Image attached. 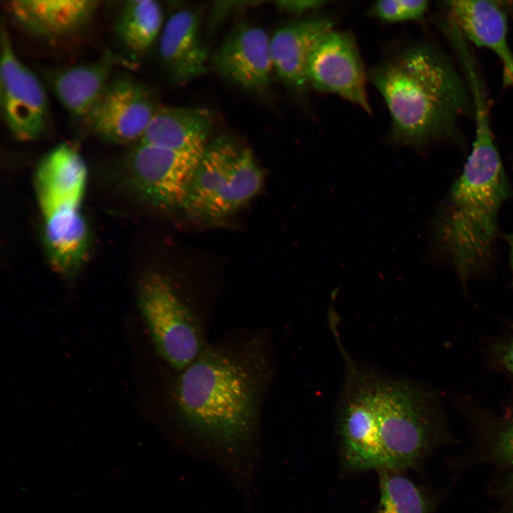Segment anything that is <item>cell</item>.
Here are the masks:
<instances>
[{
    "label": "cell",
    "instance_id": "obj_23",
    "mask_svg": "<svg viewBox=\"0 0 513 513\" xmlns=\"http://www.w3.org/2000/svg\"><path fill=\"white\" fill-rule=\"evenodd\" d=\"M425 0H386L373 3L370 14L386 23L417 21L423 17L428 9Z\"/></svg>",
    "mask_w": 513,
    "mask_h": 513
},
{
    "label": "cell",
    "instance_id": "obj_17",
    "mask_svg": "<svg viewBox=\"0 0 513 513\" xmlns=\"http://www.w3.org/2000/svg\"><path fill=\"white\" fill-rule=\"evenodd\" d=\"M98 6L92 0H16L7 2L13 19L28 31L46 38L72 34L83 28Z\"/></svg>",
    "mask_w": 513,
    "mask_h": 513
},
{
    "label": "cell",
    "instance_id": "obj_3",
    "mask_svg": "<svg viewBox=\"0 0 513 513\" xmlns=\"http://www.w3.org/2000/svg\"><path fill=\"white\" fill-rule=\"evenodd\" d=\"M251 348H204L180 371L175 405L187 424L226 442L251 432L267 376L264 358Z\"/></svg>",
    "mask_w": 513,
    "mask_h": 513
},
{
    "label": "cell",
    "instance_id": "obj_21",
    "mask_svg": "<svg viewBox=\"0 0 513 513\" xmlns=\"http://www.w3.org/2000/svg\"><path fill=\"white\" fill-rule=\"evenodd\" d=\"M162 10L154 0H130L122 6L115 24L116 34L134 55L145 53L162 27Z\"/></svg>",
    "mask_w": 513,
    "mask_h": 513
},
{
    "label": "cell",
    "instance_id": "obj_4",
    "mask_svg": "<svg viewBox=\"0 0 513 513\" xmlns=\"http://www.w3.org/2000/svg\"><path fill=\"white\" fill-rule=\"evenodd\" d=\"M262 182L249 149L217 138L206 146L180 209L195 221L217 222L254 197Z\"/></svg>",
    "mask_w": 513,
    "mask_h": 513
},
{
    "label": "cell",
    "instance_id": "obj_1",
    "mask_svg": "<svg viewBox=\"0 0 513 513\" xmlns=\"http://www.w3.org/2000/svg\"><path fill=\"white\" fill-rule=\"evenodd\" d=\"M370 79L388 109L393 138L405 145L455 138L460 118L474 113L468 83L450 58L429 44L394 52L371 71Z\"/></svg>",
    "mask_w": 513,
    "mask_h": 513
},
{
    "label": "cell",
    "instance_id": "obj_28",
    "mask_svg": "<svg viewBox=\"0 0 513 513\" xmlns=\"http://www.w3.org/2000/svg\"><path fill=\"white\" fill-rule=\"evenodd\" d=\"M507 487L509 489V492L511 494L512 499H511V508L509 509V512L508 513H513V472L510 475L508 482H507Z\"/></svg>",
    "mask_w": 513,
    "mask_h": 513
},
{
    "label": "cell",
    "instance_id": "obj_11",
    "mask_svg": "<svg viewBox=\"0 0 513 513\" xmlns=\"http://www.w3.org/2000/svg\"><path fill=\"white\" fill-rule=\"evenodd\" d=\"M157 109L144 86L123 76L110 81L86 119L101 140L126 144L141 139Z\"/></svg>",
    "mask_w": 513,
    "mask_h": 513
},
{
    "label": "cell",
    "instance_id": "obj_15",
    "mask_svg": "<svg viewBox=\"0 0 513 513\" xmlns=\"http://www.w3.org/2000/svg\"><path fill=\"white\" fill-rule=\"evenodd\" d=\"M450 21L477 46L492 51L502 68L503 83L513 86V52L507 38V16L496 1H447Z\"/></svg>",
    "mask_w": 513,
    "mask_h": 513
},
{
    "label": "cell",
    "instance_id": "obj_27",
    "mask_svg": "<svg viewBox=\"0 0 513 513\" xmlns=\"http://www.w3.org/2000/svg\"><path fill=\"white\" fill-rule=\"evenodd\" d=\"M506 239L509 246V263L513 276V232L507 235Z\"/></svg>",
    "mask_w": 513,
    "mask_h": 513
},
{
    "label": "cell",
    "instance_id": "obj_25",
    "mask_svg": "<svg viewBox=\"0 0 513 513\" xmlns=\"http://www.w3.org/2000/svg\"><path fill=\"white\" fill-rule=\"evenodd\" d=\"M328 1L321 0L277 1L276 6L281 11L294 15H301L323 7Z\"/></svg>",
    "mask_w": 513,
    "mask_h": 513
},
{
    "label": "cell",
    "instance_id": "obj_18",
    "mask_svg": "<svg viewBox=\"0 0 513 513\" xmlns=\"http://www.w3.org/2000/svg\"><path fill=\"white\" fill-rule=\"evenodd\" d=\"M118 63L114 53L107 51L91 63L56 71L50 78L53 90L71 115L86 118L109 83Z\"/></svg>",
    "mask_w": 513,
    "mask_h": 513
},
{
    "label": "cell",
    "instance_id": "obj_8",
    "mask_svg": "<svg viewBox=\"0 0 513 513\" xmlns=\"http://www.w3.org/2000/svg\"><path fill=\"white\" fill-rule=\"evenodd\" d=\"M203 150H182L138 142L128 157L133 183L152 205L180 208Z\"/></svg>",
    "mask_w": 513,
    "mask_h": 513
},
{
    "label": "cell",
    "instance_id": "obj_7",
    "mask_svg": "<svg viewBox=\"0 0 513 513\" xmlns=\"http://www.w3.org/2000/svg\"><path fill=\"white\" fill-rule=\"evenodd\" d=\"M346 362L338 404V428L346 462L356 470L385 467L378 418L383 376L350 358Z\"/></svg>",
    "mask_w": 513,
    "mask_h": 513
},
{
    "label": "cell",
    "instance_id": "obj_13",
    "mask_svg": "<svg viewBox=\"0 0 513 513\" xmlns=\"http://www.w3.org/2000/svg\"><path fill=\"white\" fill-rule=\"evenodd\" d=\"M329 17L314 16L288 23L270 37L273 68L287 86L302 90L308 86L307 68L318 41L333 29Z\"/></svg>",
    "mask_w": 513,
    "mask_h": 513
},
{
    "label": "cell",
    "instance_id": "obj_16",
    "mask_svg": "<svg viewBox=\"0 0 513 513\" xmlns=\"http://www.w3.org/2000/svg\"><path fill=\"white\" fill-rule=\"evenodd\" d=\"M87 170L81 155L62 143L41 162L36 190L42 214L64 207H80L86 188Z\"/></svg>",
    "mask_w": 513,
    "mask_h": 513
},
{
    "label": "cell",
    "instance_id": "obj_20",
    "mask_svg": "<svg viewBox=\"0 0 513 513\" xmlns=\"http://www.w3.org/2000/svg\"><path fill=\"white\" fill-rule=\"evenodd\" d=\"M45 239L52 267L64 275L73 274L83 261L88 232L80 207H65L43 214Z\"/></svg>",
    "mask_w": 513,
    "mask_h": 513
},
{
    "label": "cell",
    "instance_id": "obj_22",
    "mask_svg": "<svg viewBox=\"0 0 513 513\" xmlns=\"http://www.w3.org/2000/svg\"><path fill=\"white\" fill-rule=\"evenodd\" d=\"M380 502L376 513H430L424 492L399 470L379 469Z\"/></svg>",
    "mask_w": 513,
    "mask_h": 513
},
{
    "label": "cell",
    "instance_id": "obj_14",
    "mask_svg": "<svg viewBox=\"0 0 513 513\" xmlns=\"http://www.w3.org/2000/svg\"><path fill=\"white\" fill-rule=\"evenodd\" d=\"M198 14L190 9L172 14L162 28L159 54L170 78L185 84L204 74L208 51L201 36Z\"/></svg>",
    "mask_w": 513,
    "mask_h": 513
},
{
    "label": "cell",
    "instance_id": "obj_5",
    "mask_svg": "<svg viewBox=\"0 0 513 513\" xmlns=\"http://www.w3.org/2000/svg\"><path fill=\"white\" fill-rule=\"evenodd\" d=\"M438 410L432 395L415 383L383 378L378 418L385 467L413 466L445 439Z\"/></svg>",
    "mask_w": 513,
    "mask_h": 513
},
{
    "label": "cell",
    "instance_id": "obj_26",
    "mask_svg": "<svg viewBox=\"0 0 513 513\" xmlns=\"http://www.w3.org/2000/svg\"><path fill=\"white\" fill-rule=\"evenodd\" d=\"M492 353L497 361L513 375V336L497 343Z\"/></svg>",
    "mask_w": 513,
    "mask_h": 513
},
{
    "label": "cell",
    "instance_id": "obj_2",
    "mask_svg": "<svg viewBox=\"0 0 513 513\" xmlns=\"http://www.w3.org/2000/svg\"><path fill=\"white\" fill-rule=\"evenodd\" d=\"M475 119L471 152L442 207L435 227L439 245L463 282L488 264L498 213L512 194L487 107L477 106Z\"/></svg>",
    "mask_w": 513,
    "mask_h": 513
},
{
    "label": "cell",
    "instance_id": "obj_24",
    "mask_svg": "<svg viewBox=\"0 0 513 513\" xmlns=\"http://www.w3.org/2000/svg\"><path fill=\"white\" fill-rule=\"evenodd\" d=\"M491 460L502 466L513 467V420L497 433L491 450Z\"/></svg>",
    "mask_w": 513,
    "mask_h": 513
},
{
    "label": "cell",
    "instance_id": "obj_10",
    "mask_svg": "<svg viewBox=\"0 0 513 513\" xmlns=\"http://www.w3.org/2000/svg\"><path fill=\"white\" fill-rule=\"evenodd\" d=\"M309 86L335 94L370 113L363 63L353 36L331 30L316 44L307 68Z\"/></svg>",
    "mask_w": 513,
    "mask_h": 513
},
{
    "label": "cell",
    "instance_id": "obj_6",
    "mask_svg": "<svg viewBox=\"0 0 513 513\" xmlns=\"http://www.w3.org/2000/svg\"><path fill=\"white\" fill-rule=\"evenodd\" d=\"M138 306L156 349L172 368L182 370L204 349L197 318L165 275L153 271L142 278Z\"/></svg>",
    "mask_w": 513,
    "mask_h": 513
},
{
    "label": "cell",
    "instance_id": "obj_12",
    "mask_svg": "<svg viewBox=\"0 0 513 513\" xmlns=\"http://www.w3.org/2000/svg\"><path fill=\"white\" fill-rule=\"evenodd\" d=\"M269 43L270 37L262 28L238 24L214 52L213 65L232 83L261 91L268 86L274 69Z\"/></svg>",
    "mask_w": 513,
    "mask_h": 513
},
{
    "label": "cell",
    "instance_id": "obj_19",
    "mask_svg": "<svg viewBox=\"0 0 513 513\" xmlns=\"http://www.w3.org/2000/svg\"><path fill=\"white\" fill-rule=\"evenodd\" d=\"M212 118L202 108H157L140 142L182 150H203L207 145Z\"/></svg>",
    "mask_w": 513,
    "mask_h": 513
},
{
    "label": "cell",
    "instance_id": "obj_9",
    "mask_svg": "<svg viewBox=\"0 0 513 513\" xmlns=\"http://www.w3.org/2000/svg\"><path fill=\"white\" fill-rule=\"evenodd\" d=\"M1 107L12 135L33 140L43 132L48 119L45 90L36 74L16 56L5 29L1 36Z\"/></svg>",
    "mask_w": 513,
    "mask_h": 513
}]
</instances>
